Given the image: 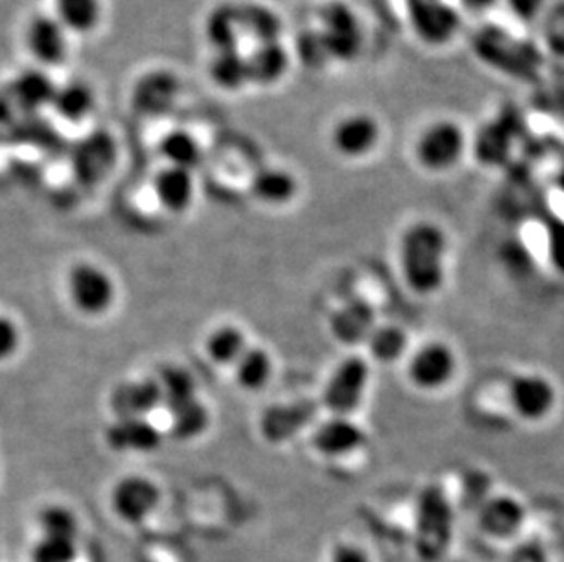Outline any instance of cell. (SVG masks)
Listing matches in <instances>:
<instances>
[{
  "label": "cell",
  "mask_w": 564,
  "mask_h": 562,
  "mask_svg": "<svg viewBox=\"0 0 564 562\" xmlns=\"http://www.w3.org/2000/svg\"><path fill=\"white\" fill-rule=\"evenodd\" d=\"M447 237L441 227L417 223L409 227L401 242L402 274L415 293L434 294L444 283Z\"/></svg>",
  "instance_id": "cell-1"
},
{
  "label": "cell",
  "mask_w": 564,
  "mask_h": 562,
  "mask_svg": "<svg viewBox=\"0 0 564 562\" xmlns=\"http://www.w3.org/2000/svg\"><path fill=\"white\" fill-rule=\"evenodd\" d=\"M452 508L441 489H426L417 508V550L424 561H439L452 540Z\"/></svg>",
  "instance_id": "cell-2"
},
{
  "label": "cell",
  "mask_w": 564,
  "mask_h": 562,
  "mask_svg": "<svg viewBox=\"0 0 564 562\" xmlns=\"http://www.w3.org/2000/svg\"><path fill=\"white\" fill-rule=\"evenodd\" d=\"M66 293L81 315L102 316L115 304L118 285L107 269L90 261H81L66 274Z\"/></svg>",
  "instance_id": "cell-3"
},
{
  "label": "cell",
  "mask_w": 564,
  "mask_h": 562,
  "mask_svg": "<svg viewBox=\"0 0 564 562\" xmlns=\"http://www.w3.org/2000/svg\"><path fill=\"white\" fill-rule=\"evenodd\" d=\"M320 35L331 59L351 61L360 53L364 32L355 12L344 2H329L320 13Z\"/></svg>",
  "instance_id": "cell-4"
},
{
  "label": "cell",
  "mask_w": 564,
  "mask_h": 562,
  "mask_svg": "<svg viewBox=\"0 0 564 562\" xmlns=\"http://www.w3.org/2000/svg\"><path fill=\"white\" fill-rule=\"evenodd\" d=\"M161 489L145 475H126L113 484L110 506L123 523L142 524L158 510Z\"/></svg>",
  "instance_id": "cell-5"
},
{
  "label": "cell",
  "mask_w": 564,
  "mask_h": 562,
  "mask_svg": "<svg viewBox=\"0 0 564 562\" xmlns=\"http://www.w3.org/2000/svg\"><path fill=\"white\" fill-rule=\"evenodd\" d=\"M369 383V366L364 358L350 356L340 362L323 391V404L333 415L347 416L360 405Z\"/></svg>",
  "instance_id": "cell-6"
},
{
  "label": "cell",
  "mask_w": 564,
  "mask_h": 562,
  "mask_svg": "<svg viewBox=\"0 0 564 562\" xmlns=\"http://www.w3.org/2000/svg\"><path fill=\"white\" fill-rule=\"evenodd\" d=\"M466 139L452 121H439L424 130L417 140V158L429 170H447L463 158Z\"/></svg>",
  "instance_id": "cell-7"
},
{
  "label": "cell",
  "mask_w": 564,
  "mask_h": 562,
  "mask_svg": "<svg viewBox=\"0 0 564 562\" xmlns=\"http://www.w3.org/2000/svg\"><path fill=\"white\" fill-rule=\"evenodd\" d=\"M409 8V21L418 39L428 45H446L457 34L461 17L444 0H429Z\"/></svg>",
  "instance_id": "cell-8"
},
{
  "label": "cell",
  "mask_w": 564,
  "mask_h": 562,
  "mask_svg": "<svg viewBox=\"0 0 564 562\" xmlns=\"http://www.w3.org/2000/svg\"><path fill=\"white\" fill-rule=\"evenodd\" d=\"M457 361L452 349L433 342L418 349L409 362V378L420 389H441L452 380Z\"/></svg>",
  "instance_id": "cell-9"
},
{
  "label": "cell",
  "mask_w": 564,
  "mask_h": 562,
  "mask_svg": "<svg viewBox=\"0 0 564 562\" xmlns=\"http://www.w3.org/2000/svg\"><path fill=\"white\" fill-rule=\"evenodd\" d=\"M510 404L525 420H541L555 405V389L541 375H517L510 382Z\"/></svg>",
  "instance_id": "cell-10"
},
{
  "label": "cell",
  "mask_w": 564,
  "mask_h": 562,
  "mask_svg": "<svg viewBox=\"0 0 564 562\" xmlns=\"http://www.w3.org/2000/svg\"><path fill=\"white\" fill-rule=\"evenodd\" d=\"M115 418H134L147 416L163 405V394L158 378H139L131 382L119 383L110 396Z\"/></svg>",
  "instance_id": "cell-11"
},
{
  "label": "cell",
  "mask_w": 564,
  "mask_h": 562,
  "mask_svg": "<svg viewBox=\"0 0 564 562\" xmlns=\"http://www.w3.org/2000/svg\"><path fill=\"white\" fill-rule=\"evenodd\" d=\"M107 442L115 451L154 453L163 444V435L147 416L115 418L108 428Z\"/></svg>",
  "instance_id": "cell-12"
},
{
  "label": "cell",
  "mask_w": 564,
  "mask_h": 562,
  "mask_svg": "<svg viewBox=\"0 0 564 562\" xmlns=\"http://www.w3.org/2000/svg\"><path fill=\"white\" fill-rule=\"evenodd\" d=\"M379 124L366 113L342 119L333 130V145L345 158H361L379 143Z\"/></svg>",
  "instance_id": "cell-13"
},
{
  "label": "cell",
  "mask_w": 564,
  "mask_h": 562,
  "mask_svg": "<svg viewBox=\"0 0 564 562\" xmlns=\"http://www.w3.org/2000/svg\"><path fill=\"white\" fill-rule=\"evenodd\" d=\"M28 50L45 66H59L69 53L66 28L57 19L37 17L28 26Z\"/></svg>",
  "instance_id": "cell-14"
},
{
  "label": "cell",
  "mask_w": 564,
  "mask_h": 562,
  "mask_svg": "<svg viewBox=\"0 0 564 562\" xmlns=\"http://www.w3.org/2000/svg\"><path fill=\"white\" fill-rule=\"evenodd\" d=\"M366 442V435L350 416H336L320 424L312 435V445L326 456H345L355 453Z\"/></svg>",
  "instance_id": "cell-15"
},
{
  "label": "cell",
  "mask_w": 564,
  "mask_h": 562,
  "mask_svg": "<svg viewBox=\"0 0 564 562\" xmlns=\"http://www.w3.org/2000/svg\"><path fill=\"white\" fill-rule=\"evenodd\" d=\"M115 163V145L108 135L94 134L74 154L75 174L83 183H99Z\"/></svg>",
  "instance_id": "cell-16"
},
{
  "label": "cell",
  "mask_w": 564,
  "mask_h": 562,
  "mask_svg": "<svg viewBox=\"0 0 564 562\" xmlns=\"http://www.w3.org/2000/svg\"><path fill=\"white\" fill-rule=\"evenodd\" d=\"M154 192L159 205L169 212L181 215L193 205L196 196V183H194L193 170L177 169L167 164L159 170L154 180Z\"/></svg>",
  "instance_id": "cell-17"
},
{
  "label": "cell",
  "mask_w": 564,
  "mask_h": 562,
  "mask_svg": "<svg viewBox=\"0 0 564 562\" xmlns=\"http://www.w3.org/2000/svg\"><path fill=\"white\" fill-rule=\"evenodd\" d=\"M375 327V313L364 300H355L336 310L331 323L334 337L347 345H355L364 340L367 342Z\"/></svg>",
  "instance_id": "cell-18"
},
{
  "label": "cell",
  "mask_w": 564,
  "mask_h": 562,
  "mask_svg": "<svg viewBox=\"0 0 564 562\" xmlns=\"http://www.w3.org/2000/svg\"><path fill=\"white\" fill-rule=\"evenodd\" d=\"M479 521L486 534L504 539L520 528L525 521V510L510 497H495L482 504Z\"/></svg>",
  "instance_id": "cell-19"
},
{
  "label": "cell",
  "mask_w": 564,
  "mask_h": 562,
  "mask_svg": "<svg viewBox=\"0 0 564 562\" xmlns=\"http://www.w3.org/2000/svg\"><path fill=\"white\" fill-rule=\"evenodd\" d=\"M248 77L258 85H274L287 74L289 53L282 42H267L258 45L247 57Z\"/></svg>",
  "instance_id": "cell-20"
},
{
  "label": "cell",
  "mask_w": 564,
  "mask_h": 562,
  "mask_svg": "<svg viewBox=\"0 0 564 562\" xmlns=\"http://www.w3.org/2000/svg\"><path fill=\"white\" fill-rule=\"evenodd\" d=\"M250 347L245 332L236 326L216 327L205 342V353L216 366L234 367Z\"/></svg>",
  "instance_id": "cell-21"
},
{
  "label": "cell",
  "mask_w": 564,
  "mask_h": 562,
  "mask_svg": "<svg viewBox=\"0 0 564 562\" xmlns=\"http://www.w3.org/2000/svg\"><path fill=\"white\" fill-rule=\"evenodd\" d=\"M256 199L271 207H282L293 201L298 183L293 174L283 169H266L258 172L250 183Z\"/></svg>",
  "instance_id": "cell-22"
},
{
  "label": "cell",
  "mask_w": 564,
  "mask_h": 562,
  "mask_svg": "<svg viewBox=\"0 0 564 562\" xmlns=\"http://www.w3.org/2000/svg\"><path fill=\"white\" fill-rule=\"evenodd\" d=\"M177 96V83L169 74H150L136 86V107L145 113L169 112Z\"/></svg>",
  "instance_id": "cell-23"
},
{
  "label": "cell",
  "mask_w": 564,
  "mask_h": 562,
  "mask_svg": "<svg viewBox=\"0 0 564 562\" xmlns=\"http://www.w3.org/2000/svg\"><path fill=\"white\" fill-rule=\"evenodd\" d=\"M274 364L266 349L248 347L234 366V378L243 391L258 393L271 382Z\"/></svg>",
  "instance_id": "cell-24"
},
{
  "label": "cell",
  "mask_w": 564,
  "mask_h": 562,
  "mask_svg": "<svg viewBox=\"0 0 564 562\" xmlns=\"http://www.w3.org/2000/svg\"><path fill=\"white\" fill-rule=\"evenodd\" d=\"M156 378L163 394V405L169 411L198 399V382L186 367H161Z\"/></svg>",
  "instance_id": "cell-25"
},
{
  "label": "cell",
  "mask_w": 564,
  "mask_h": 562,
  "mask_svg": "<svg viewBox=\"0 0 564 562\" xmlns=\"http://www.w3.org/2000/svg\"><path fill=\"white\" fill-rule=\"evenodd\" d=\"M240 23H242L243 35L255 39L258 45L278 42L282 35V19L271 8L260 4H248L240 8Z\"/></svg>",
  "instance_id": "cell-26"
},
{
  "label": "cell",
  "mask_w": 564,
  "mask_h": 562,
  "mask_svg": "<svg viewBox=\"0 0 564 562\" xmlns=\"http://www.w3.org/2000/svg\"><path fill=\"white\" fill-rule=\"evenodd\" d=\"M207 39L214 46L216 51L236 50L242 39V23L240 8L220 7L210 13L205 24Z\"/></svg>",
  "instance_id": "cell-27"
},
{
  "label": "cell",
  "mask_w": 564,
  "mask_h": 562,
  "mask_svg": "<svg viewBox=\"0 0 564 562\" xmlns=\"http://www.w3.org/2000/svg\"><path fill=\"white\" fill-rule=\"evenodd\" d=\"M94 105H96L94 91L90 90V86L79 81L57 88L56 97L51 102L56 112L70 123H81L83 119L88 118L94 110Z\"/></svg>",
  "instance_id": "cell-28"
},
{
  "label": "cell",
  "mask_w": 564,
  "mask_h": 562,
  "mask_svg": "<svg viewBox=\"0 0 564 562\" xmlns=\"http://www.w3.org/2000/svg\"><path fill=\"white\" fill-rule=\"evenodd\" d=\"M170 413V429L177 440H194L209 429L210 411L201 400L196 399L188 404L180 405Z\"/></svg>",
  "instance_id": "cell-29"
},
{
  "label": "cell",
  "mask_w": 564,
  "mask_h": 562,
  "mask_svg": "<svg viewBox=\"0 0 564 562\" xmlns=\"http://www.w3.org/2000/svg\"><path fill=\"white\" fill-rule=\"evenodd\" d=\"M57 21L77 34H86L101 21L99 0H56Z\"/></svg>",
  "instance_id": "cell-30"
},
{
  "label": "cell",
  "mask_w": 564,
  "mask_h": 562,
  "mask_svg": "<svg viewBox=\"0 0 564 562\" xmlns=\"http://www.w3.org/2000/svg\"><path fill=\"white\" fill-rule=\"evenodd\" d=\"M159 150L167 163L177 169L193 170L201 161V147L198 140L185 130H174L164 135Z\"/></svg>",
  "instance_id": "cell-31"
},
{
  "label": "cell",
  "mask_w": 564,
  "mask_h": 562,
  "mask_svg": "<svg viewBox=\"0 0 564 562\" xmlns=\"http://www.w3.org/2000/svg\"><path fill=\"white\" fill-rule=\"evenodd\" d=\"M210 75L216 85L225 90H236L248 77L247 57L236 50L216 51L214 61L210 64Z\"/></svg>",
  "instance_id": "cell-32"
},
{
  "label": "cell",
  "mask_w": 564,
  "mask_h": 562,
  "mask_svg": "<svg viewBox=\"0 0 564 562\" xmlns=\"http://www.w3.org/2000/svg\"><path fill=\"white\" fill-rule=\"evenodd\" d=\"M13 94L17 97L21 107L32 110V108L51 105L53 97H56L57 88L45 74L28 72V74L19 77L15 88H13Z\"/></svg>",
  "instance_id": "cell-33"
},
{
  "label": "cell",
  "mask_w": 564,
  "mask_h": 562,
  "mask_svg": "<svg viewBox=\"0 0 564 562\" xmlns=\"http://www.w3.org/2000/svg\"><path fill=\"white\" fill-rule=\"evenodd\" d=\"M39 528L40 537L77 540L79 521L70 508L51 504L39 513Z\"/></svg>",
  "instance_id": "cell-34"
},
{
  "label": "cell",
  "mask_w": 564,
  "mask_h": 562,
  "mask_svg": "<svg viewBox=\"0 0 564 562\" xmlns=\"http://www.w3.org/2000/svg\"><path fill=\"white\" fill-rule=\"evenodd\" d=\"M371 355L379 362L391 364L404 355L407 347V338L399 327H375L371 337L367 340Z\"/></svg>",
  "instance_id": "cell-35"
},
{
  "label": "cell",
  "mask_w": 564,
  "mask_h": 562,
  "mask_svg": "<svg viewBox=\"0 0 564 562\" xmlns=\"http://www.w3.org/2000/svg\"><path fill=\"white\" fill-rule=\"evenodd\" d=\"M510 152V137L499 126H490L477 139V158L486 164H499Z\"/></svg>",
  "instance_id": "cell-36"
},
{
  "label": "cell",
  "mask_w": 564,
  "mask_h": 562,
  "mask_svg": "<svg viewBox=\"0 0 564 562\" xmlns=\"http://www.w3.org/2000/svg\"><path fill=\"white\" fill-rule=\"evenodd\" d=\"M77 540L40 537L32 550V562H75Z\"/></svg>",
  "instance_id": "cell-37"
},
{
  "label": "cell",
  "mask_w": 564,
  "mask_h": 562,
  "mask_svg": "<svg viewBox=\"0 0 564 562\" xmlns=\"http://www.w3.org/2000/svg\"><path fill=\"white\" fill-rule=\"evenodd\" d=\"M298 56L305 66L322 68L326 62L331 61L328 46L323 42L320 32H305L299 35Z\"/></svg>",
  "instance_id": "cell-38"
},
{
  "label": "cell",
  "mask_w": 564,
  "mask_h": 562,
  "mask_svg": "<svg viewBox=\"0 0 564 562\" xmlns=\"http://www.w3.org/2000/svg\"><path fill=\"white\" fill-rule=\"evenodd\" d=\"M23 343V332L19 329L17 321L10 316L0 315V362L10 361L17 355Z\"/></svg>",
  "instance_id": "cell-39"
},
{
  "label": "cell",
  "mask_w": 564,
  "mask_h": 562,
  "mask_svg": "<svg viewBox=\"0 0 564 562\" xmlns=\"http://www.w3.org/2000/svg\"><path fill=\"white\" fill-rule=\"evenodd\" d=\"M547 245L550 261L564 274V221L552 218L547 225Z\"/></svg>",
  "instance_id": "cell-40"
},
{
  "label": "cell",
  "mask_w": 564,
  "mask_h": 562,
  "mask_svg": "<svg viewBox=\"0 0 564 562\" xmlns=\"http://www.w3.org/2000/svg\"><path fill=\"white\" fill-rule=\"evenodd\" d=\"M547 0H508V8L520 21H534L542 12Z\"/></svg>",
  "instance_id": "cell-41"
},
{
  "label": "cell",
  "mask_w": 564,
  "mask_h": 562,
  "mask_svg": "<svg viewBox=\"0 0 564 562\" xmlns=\"http://www.w3.org/2000/svg\"><path fill=\"white\" fill-rule=\"evenodd\" d=\"M331 562H369L364 551L355 545H340L333 551Z\"/></svg>",
  "instance_id": "cell-42"
},
{
  "label": "cell",
  "mask_w": 564,
  "mask_h": 562,
  "mask_svg": "<svg viewBox=\"0 0 564 562\" xmlns=\"http://www.w3.org/2000/svg\"><path fill=\"white\" fill-rule=\"evenodd\" d=\"M461 4L468 8L469 12H486L495 4V0H461Z\"/></svg>",
  "instance_id": "cell-43"
},
{
  "label": "cell",
  "mask_w": 564,
  "mask_h": 562,
  "mask_svg": "<svg viewBox=\"0 0 564 562\" xmlns=\"http://www.w3.org/2000/svg\"><path fill=\"white\" fill-rule=\"evenodd\" d=\"M422 2H429V0H407V7H415V4H422Z\"/></svg>",
  "instance_id": "cell-44"
}]
</instances>
